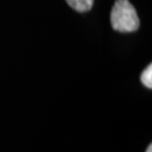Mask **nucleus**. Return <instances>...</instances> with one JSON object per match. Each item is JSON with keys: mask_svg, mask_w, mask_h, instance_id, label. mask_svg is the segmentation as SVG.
<instances>
[{"mask_svg": "<svg viewBox=\"0 0 152 152\" xmlns=\"http://www.w3.org/2000/svg\"><path fill=\"white\" fill-rule=\"evenodd\" d=\"M110 24L113 29L121 33H132L139 29L140 19L130 0L115 1L110 11Z\"/></svg>", "mask_w": 152, "mask_h": 152, "instance_id": "nucleus-1", "label": "nucleus"}, {"mask_svg": "<svg viewBox=\"0 0 152 152\" xmlns=\"http://www.w3.org/2000/svg\"><path fill=\"white\" fill-rule=\"evenodd\" d=\"M72 9L78 12L89 11L94 6V0H65Z\"/></svg>", "mask_w": 152, "mask_h": 152, "instance_id": "nucleus-2", "label": "nucleus"}, {"mask_svg": "<svg viewBox=\"0 0 152 152\" xmlns=\"http://www.w3.org/2000/svg\"><path fill=\"white\" fill-rule=\"evenodd\" d=\"M141 82L147 88L151 89L152 88V65L149 64L145 70L142 72L141 75Z\"/></svg>", "mask_w": 152, "mask_h": 152, "instance_id": "nucleus-3", "label": "nucleus"}, {"mask_svg": "<svg viewBox=\"0 0 152 152\" xmlns=\"http://www.w3.org/2000/svg\"><path fill=\"white\" fill-rule=\"evenodd\" d=\"M145 152H152V145H151V144H150V145L148 147L147 151H145Z\"/></svg>", "mask_w": 152, "mask_h": 152, "instance_id": "nucleus-4", "label": "nucleus"}]
</instances>
